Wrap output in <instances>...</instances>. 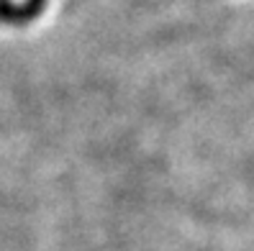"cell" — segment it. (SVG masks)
Returning <instances> with one entry per match:
<instances>
[{
	"label": "cell",
	"mask_w": 254,
	"mask_h": 251,
	"mask_svg": "<svg viewBox=\"0 0 254 251\" xmlns=\"http://www.w3.org/2000/svg\"><path fill=\"white\" fill-rule=\"evenodd\" d=\"M44 5L47 0H0V21L13 26L28 23L44 10Z\"/></svg>",
	"instance_id": "obj_1"
}]
</instances>
